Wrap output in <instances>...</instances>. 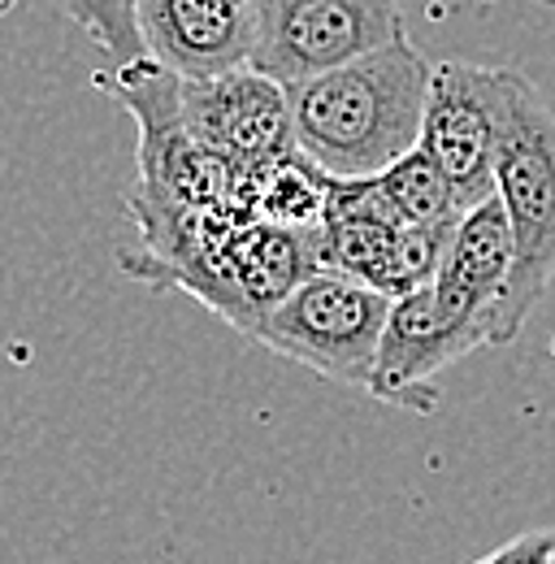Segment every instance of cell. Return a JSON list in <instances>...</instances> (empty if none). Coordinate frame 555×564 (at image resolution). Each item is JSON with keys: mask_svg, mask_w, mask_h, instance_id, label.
<instances>
[{"mask_svg": "<svg viewBox=\"0 0 555 564\" xmlns=\"http://www.w3.org/2000/svg\"><path fill=\"white\" fill-rule=\"evenodd\" d=\"M451 226L456 221H443V226H400L395 230V243L373 279V291L387 295V300H400V295H413L421 286H429L438 265H443V252H447V239H451Z\"/></svg>", "mask_w": 555, "mask_h": 564, "instance_id": "obj_13", "label": "cell"}, {"mask_svg": "<svg viewBox=\"0 0 555 564\" xmlns=\"http://www.w3.org/2000/svg\"><path fill=\"white\" fill-rule=\"evenodd\" d=\"M378 183H382L391 209H395V217L404 226H443V221H456L465 213L460 196L443 178V170L421 148H413L409 156H400L395 165H387L378 174Z\"/></svg>", "mask_w": 555, "mask_h": 564, "instance_id": "obj_12", "label": "cell"}, {"mask_svg": "<svg viewBox=\"0 0 555 564\" xmlns=\"http://www.w3.org/2000/svg\"><path fill=\"white\" fill-rule=\"evenodd\" d=\"M508 282H512V226L503 217L499 196H486L482 205L456 217L443 265L434 274V291L451 313L478 322L486 339L494 344V322Z\"/></svg>", "mask_w": 555, "mask_h": 564, "instance_id": "obj_10", "label": "cell"}, {"mask_svg": "<svg viewBox=\"0 0 555 564\" xmlns=\"http://www.w3.org/2000/svg\"><path fill=\"white\" fill-rule=\"evenodd\" d=\"M508 70L474 62H438L429 70V96L421 113L416 148L443 170L465 209L494 196V148L503 122Z\"/></svg>", "mask_w": 555, "mask_h": 564, "instance_id": "obj_6", "label": "cell"}, {"mask_svg": "<svg viewBox=\"0 0 555 564\" xmlns=\"http://www.w3.org/2000/svg\"><path fill=\"white\" fill-rule=\"evenodd\" d=\"M317 270V230H291L252 217L230 226L217 243H208L178 270H170L161 286L192 291L217 317L252 339V330Z\"/></svg>", "mask_w": 555, "mask_h": 564, "instance_id": "obj_3", "label": "cell"}, {"mask_svg": "<svg viewBox=\"0 0 555 564\" xmlns=\"http://www.w3.org/2000/svg\"><path fill=\"white\" fill-rule=\"evenodd\" d=\"M429 62L409 35L395 44L286 87L295 152L326 178H373L421 140Z\"/></svg>", "mask_w": 555, "mask_h": 564, "instance_id": "obj_1", "label": "cell"}, {"mask_svg": "<svg viewBox=\"0 0 555 564\" xmlns=\"http://www.w3.org/2000/svg\"><path fill=\"white\" fill-rule=\"evenodd\" d=\"M474 564H490V556H482V561H474Z\"/></svg>", "mask_w": 555, "mask_h": 564, "instance_id": "obj_16", "label": "cell"}, {"mask_svg": "<svg viewBox=\"0 0 555 564\" xmlns=\"http://www.w3.org/2000/svg\"><path fill=\"white\" fill-rule=\"evenodd\" d=\"M494 196L512 226V282L499 304L494 348L512 344L555 282V113L525 74L503 78Z\"/></svg>", "mask_w": 555, "mask_h": 564, "instance_id": "obj_2", "label": "cell"}, {"mask_svg": "<svg viewBox=\"0 0 555 564\" xmlns=\"http://www.w3.org/2000/svg\"><path fill=\"white\" fill-rule=\"evenodd\" d=\"M326 187L330 178L313 161L291 152L257 170V217L291 230H317L326 217Z\"/></svg>", "mask_w": 555, "mask_h": 564, "instance_id": "obj_11", "label": "cell"}, {"mask_svg": "<svg viewBox=\"0 0 555 564\" xmlns=\"http://www.w3.org/2000/svg\"><path fill=\"white\" fill-rule=\"evenodd\" d=\"M543 4H552V9H555V0H543Z\"/></svg>", "mask_w": 555, "mask_h": 564, "instance_id": "obj_17", "label": "cell"}, {"mask_svg": "<svg viewBox=\"0 0 555 564\" xmlns=\"http://www.w3.org/2000/svg\"><path fill=\"white\" fill-rule=\"evenodd\" d=\"M143 53L183 83L252 66V0H131Z\"/></svg>", "mask_w": 555, "mask_h": 564, "instance_id": "obj_9", "label": "cell"}, {"mask_svg": "<svg viewBox=\"0 0 555 564\" xmlns=\"http://www.w3.org/2000/svg\"><path fill=\"white\" fill-rule=\"evenodd\" d=\"M387 313H391L387 295L344 274L317 270L252 330V344L286 356L339 387L369 391Z\"/></svg>", "mask_w": 555, "mask_h": 564, "instance_id": "obj_4", "label": "cell"}, {"mask_svg": "<svg viewBox=\"0 0 555 564\" xmlns=\"http://www.w3.org/2000/svg\"><path fill=\"white\" fill-rule=\"evenodd\" d=\"M252 70L282 87L351 66L409 35L400 0H252Z\"/></svg>", "mask_w": 555, "mask_h": 564, "instance_id": "obj_5", "label": "cell"}, {"mask_svg": "<svg viewBox=\"0 0 555 564\" xmlns=\"http://www.w3.org/2000/svg\"><path fill=\"white\" fill-rule=\"evenodd\" d=\"M178 105L187 131L239 170H265L295 152L286 87L252 66L183 83Z\"/></svg>", "mask_w": 555, "mask_h": 564, "instance_id": "obj_8", "label": "cell"}, {"mask_svg": "<svg viewBox=\"0 0 555 564\" xmlns=\"http://www.w3.org/2000/svg\"><path fill=\"white\" fill-rule=\"evenodd\" d=\"M490 564H555V530H530L490 552Z\"/></svg>", "mask_w": 555, "mask_h": 564, "instance_id": "obj_14", "label": "cell"}, {"mask_svg": "<svg viewBox=\"0 0 555 564\" xmlns=\"http://www.w3.org/2000/svg\"><path fill=\"white\" fill-rule=\"evenodd\" d=\"M486 344L490 339H486L482 326L451 313L429 282L413 295L391 300L364 395L395 404V409H409V413H434L438 409L434 378L443 369H451L460 356L486 348Z\"/></svg>", "mask_w": 555, "mask_h": 564, "instance_id": "obj_7", "label": "cell"}, {"mask_svg": "<svg viewBox=\"0 0 555 564\" xmlns=\"http://www.w3.org/2000/svg\"><path fill=\"white\" fill-rule=\"evenodd\" d=\"M13 9V0H0V13H9Z\"/></svg>", "mask_w": 555, "mask_h": 564, "instance_id": "obj_15", "label": "cell"}]
</instances>
